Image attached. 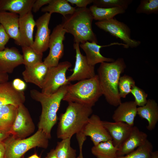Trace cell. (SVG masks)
<instances>
[{
  "label": "cell",
  "instance_id": "cell-1",
  "mask_svg": "<svg viewBox=\"0 0 158 158\" xmlns=\"http://www.w3.org/2000/svg\"><path fill=\"white\" fill-rule=\"evenodd\" d=\"M126 67L124 59L119 58L113 62L101 63L97 69V75L102 95L112 106L117 107L121 102L118 83L121 74Z\"/></svg>",
  "mask_w": 158,
  "mask_h": 158
},
{
  "label": "cell",
  "instance_id": "cell-2",
  "mask_svg": "<svg viewBox=\"0 0 158 158\" xmlns=\"http://www.w3.org/2000/svg\"><path fill=\"white\" fill-rule=\"evenodd\" d=\"M68 85L61 87L56 92L50 95L45 94L35 89L30 91L31 97L39 102L42 106L38 129L42 130L49 139L51 138V129L57 122V112Z\"/></svg>",
  "mask_w": 158,
  "mask_h": 158
},
{
  "label": "cell",
  "instance_id": "cell-3",
  "mask_svg": "<svg viewBox=\"0 0 158 158\" xmlns=\"http://www.w3.org/2000/svg\"><path fill=\"white\" fill-rule=\"evenodd\" d=\"M62 18L61 24L66 33L73 35L74 43L82 44L88 41L97 43L92 28L93 18L89 8H76L73 14Z\"/></svg>",
  "mask_w": 158,
  "mask_h": 158
},
{
  "label": "cell",
  "instance_id": "cell-4",
  "mask_svg": "<svg viewBox=\"0 0 158 158\" xmlns=\"http://www.w3.org/2000/svg\"><path fill=\"white\" fill-rule=\"evenodd\" d=\"M65 111L61 114L57 129L58 138H71L81 132L92 113V107L75 102L68 103Z\"/></svg>",
  "mask_w": 158,
  "mask_h": 158
},
{
  "label": "cell",
  "instance_id": "cell-5",
  "mask_svg": "<svg viewBox=\"0 0 158 158\" xmlns=\"http://www.w3.org/2000/svg\"><path fill=\"white\" fill-rule=\"evenodd\" d=\"M102 95L97 74L93 77L67 86L63 100L92 107Z\"/></svg>",
  "mask_w": 158,
  "mask_h": 158
},
{
  "label": "cell",
  "instance_id": "cell-6",
  "mask_svg": "<svg viewBox=\"0 0 158 158\" xmlns=\"http://www.w3.org/2000/svg\"><path fill=\"white\" fill-rule=\"evenodd\" d=\"M49 139L45 133L39 129L26 138L16 139L10 135L3 141L6 147V158H21L28 150L36 147L46 149Z\"/></svg>",
  "mask_w": 158,
  "mask_h": 158
},
{
  "label": "cell",
  "instance_id": "cell-7",
  "mask_svg": "<svg viewBox=\"0 0 158 158\" xmlns=\"http://www.w3.org/2000/svg\"><path fill=\"white\" fill-rule=\"evenodd\" d=\"M71 66L70 62L66 61L59 63L56 66L49 68L42 84L41 92L45 94L51 95L61 87L69 84L66 73Z\"/></svg>",
  "mask_w": 158,
  "mask_h": 158
},
{
  "label": "cell",
  "instance_id": "cell-8",
  "mask_svg": "<svg viewBox=\"0 0 158 158\" xmlns=\"http://www.w3.org/2000/svg\"><path fill=\"white\" fill-rule=\"evenodd\" d=\"M95 24L100 29L121 40L127 48H136L141 44L140 41L131 37V30L129 27L115 18L99 21Z\"/></svg>",
  "mask_w": 158,
  "mask_h": 158
},
{
  "label": "cell",
  "instance_id": "cell-9",
  "mask_svg": "<svg viewBox=\"0 0 158 158\" xmlns=\"http://www.w3.org/2000/svg\"><path fill=\"white\" fill-rule=\"evenodd\" d=\"M66 30L61 24L54 28L50 35L48 47L49 54L44 59V63L48 68L57 66L64 53L63 41L65 39Z\"/></svg>",
  "mask_w": 158,
  "mask_h": 158
},
{
  "label": "cell",
  "instance_id": "cell-10",
  "mask_svg": "<svg viewBox=\"0 0 158 158\" xmlns=\"http://www.w3.org/2000/svg\"><path fill=\"white\" fill-rule=\"evenodd\" d=\"M35 130L34 124L28 110L23 104L20 105L9 134L15 139H23L30 135Z\"/></svg>",
  "mask_w": 158,
  "mask_h": 158
},
{
  "label": "cell",
  "instance_id": "cell-11",
  "mask_svg": "<svg viewBox=\"0 0 158 158\" xmlns=\"http://www.w3.org/2000/svg\"><path fill=\"white\" fill-rule=\"evenodd\" d=\"M51 16V14L46 12L35 21L37 30L31 47L38 54H43L49 48L50 35L49 24Z\"/></svg>",
  "mask_w": 158,
  "mask_h": 158
},
{
  "label": "cell",
  "instance_id": "cell-12",
  "mask_svg": "<svg viewBox=\"0 0 158 158\" xmlns=\"http://www.w3.org/2000/svg\"><path fill=\"white\" fill-rule=\"evenodd\" d=\"M73 48L76 52L75 61L73 73L67 78L68 81H80L90 79L94 77L96 75L95 73V66L88 63L85 56L81 53L79 44L74 43Z\"/></svg>",
  "mask_w": 158,
  "mask_h": 158
},
{
  "label": "cell",
  "instance_id": "cell-13",
  "mask_svg": "<svg viewBox=\"0 0 158 158\" xmlns=\"http://www.w3.org/2000/svg\"><path fill=\"white\" fill-rule=\"evenodd\" d=\"M81 132L85 136L90 137L94 145L101 142L112 140L102 121L96 114L90 117Z\"/></svg>",
  "mask_w": 158,
  "mask_h": 158
},
{
  "label": "cell",
  "instance_id": "cell-14",
  "mask_svg": "<svg viewBox=\"0 0 158 158\" xmlns=\"http://www.w3.org/2000/svg\"><path fill=\"white\" fill-rule=\"evenodd\" d=\"M19 39L18 45L21 47H32L33 44V31L36 22L32 11L19 16Z\"/></svg>",
  "mask_w": 158,
  "mask_h": 158
},
{
  "label": "cell",
  "instance_id": "cell-15",
  "mask_svg": "<svg viewBox=\"0 0 158 158\" xmlns=\"http://www.w3.org/2000/svg\"><path fill=\"white\" fill-rule=\"evenodd\" d=\"M94 42H86L81 44L80 46L85 52L87 60L90 65L95 66L97 64L103 62H111L115 60L113 58H107L102 56L100 52V49L103 47L113 45H121L125 48L126 46L123 43L113 42L106 45H100Z\"/></svg>",
  "mask_w": 158,
  "mask_h": 158
},
{
  "label": "cell",
  "instance_id": "cell-16",
  "mask_svg": "<svg viewBox=\"0 0 158 158\" xmlns=\"http://www.w3.org/2000/svg\"><path fill=\"white\" fill-rule=\"evenodd\" d=\"M147 135L133 126L128 136L118 148L117 157L125 155L143 145L147 140Z\"/></svg>",
  "mask_w": 158,
  "mask_h": 158
},
{
  "label": "cell",
  "instance_id": "cell-17",
  "mask_svg": "<svg viewBox=\"0 0 158 158\" xmlns=\"http://www.w3.org/2000/svg\"><path fill=\"white\" fill-rule=\"evenodd\" d=\"M102 122L111 138L114 145L118 149L128 136L133 126L122 122Z\"/></svg>",
  "mask_w": 158,
  "mask_h": 158
},
{
  "label": "cell",
  "instance_id": "cell-18",
  "mask_svg": "<svg viewBox=\"0 0 158 158\" xmlns=\"http://www.w3.org/2000/svg\"><path fill=\"white\" fill-rule=\"evenodd\" d=\"M24 64L23 56L16 48H6L0 51V71L11 73L18 66Z\"/></svg>",
  "mask_w": 158,
  "mask_h": 158
},
{
  "label": "cell",
  "instance_id": "cell-19",
  "mask_svg": "<svg viewBox=\"0 0 158 158\" xmlns=\"http://www.w3.org/2000/svg\"><path fill=\"white\" fill-rule=\"evenodd\" d=\"M25 100L24 92L16 90L12 82L8 81L0 84V106L11 104L18 107L23 104Z\"/></svg>",
  "mask_w": 158,
  "mask_h": 158
},
{
  "label": "cell",
  "instance_id": "cell-20",
  "mask_svg": "<svg viewBox=\"0 0 158 158\" xmlns=\"http://www.w3.org/2000/svg\"><path fill=\"white\" fill-rule=\"evenodd\" d=\"M137 108L134 101L121 102L114 111L112 118L114 122H124L133 126Z\"/></svg>",
  "mask_w": 158,
  "mask_h": 158
},
{
  "label": "cell",
  "instance_id": "cell-21",
  "mask_svg": "<svg viewBox=\"0 0 158 158\" xmlns=\"http://www.w3.org/2000/svg\"><path fill=\"white\" fill-rule=\"evenodd\" d=\"M48 68L42 62L31 66L25 67L22 75L26 82L34 84L41 89Z\"/></svg>",
  "mask_w": 158,
  "mask_h": 158
},
{
  "label": "cell",
  "instance_id": "cell-22",
  "mask_svg": "<svg viewBox=\"0 0 158 158\" xmlns=\"http://www.w3.org/2000/svg\"><path fill=\"white\" fill-rule=\"evenodd\" d=\"M19 16L7 11L0 12V24L10 38L18 44L19 39Z\"/></svg>",
  "mask_w": 158,
  "mask_h": 158
},
{
  "label": "cell",
  "instance_id": "cell-23",
  "mask_svg": "<svg viewBox=\"0 0 158 158\" xmlns=\"http://www.w3.org/2000/svg\"><path fill=\"white\" fill-rule=\"evenodd\" d=\"M35 0H0V12L7 11L24 15L32 11Z\"/></svg>",
  "mask_w": 158,
  "mask_h": 158
},
{
  "label": "cell",
  "instance_id": "cell-24",
  "mask_svg": "<svg viewBox=\"0 0 158 158\" xmlns=\"http://www.w3.org/2000/svg\"><path fill=\"white\" fill-rule=\"evenodd\" d=\"M137 114L148 122L147 128L150 131L154 130L158 121V105L153 99L147 100L145 105L137 108Z\"/></svg>",
  "mask_w": 158,
  "mask_h": 158
},
{
  "label": "cell",
  "instance_id": "cell-25",
  "mask_svg": "<svg viewBox=\"0 0 158 158\" xmlns=\"http://www.w3.org/2000/svg\"><path fill=\"white\" fill-rule=\"evenodd\" d=\"M17 108L11 104L0 106V131L9 134L16 117Z\"/></svg>",
  "mask_w": 158,
  "mask_h": 158
},
{
  "label": "cell",
  "instance_id": "cell-26",
  "mask_svg": "<svg viewBox=\"0 0 158 158\" xmlns=\"http://www.w3.org/2000/svg\"><path fill=\"white\" fill-rule=\"evenodd\" d=\"M75 9L76 7L71 6L67 0H51L47 6L43 7L41 11L51 14L54 13H59L63 17L73 14Z\"/></svg>",
  "mask_w": 158,
  "mask_h": 158
},
{
  "label": "cell",
  "instance_id": "cell-27",
  "mask_svg": "<svg viewBox=\"0 0 158 158\" xmlns=\"http://www.w3.org/2000/svg\"><path fill=\"white\" fill-rule=\"evenodd\" d=\"M89 8L93 19L98 21L113 18L117 15L124 13L126 11L125 9L119 7L102 8L92 5Z\"/></svg>",
  "mask_w": 158,
  "mask_h": 158
},
{
  "label": "cell",
  "instance_id": "cell-28",
  "mask_svg": "<svg viewBox=\"0 0 158 158\" xmlns=\"http://www.w3.org/2000/svg\"><path fill=\"white\" fill-rule=\"evenodd\" d=\"M118 150L110 140L94 145L91 151L97 158H116Z\"/></svg>",
  "mask_w": 158,
  "mask_h": 158
},
{
  "label": "cell",
  "instance_id": "cell-29",
  "mask_svg": "<svg viewBox=\"0 0 158 158\" xmlns=\"http://www.w3.org/2000/svg\"><path fill=\"white\" fill-rule=\"evenodd\" d=\"M71 138L62 139L57 142L55 150L58 158H76V150L71 145Z\"/></svg>",
  "mask_w": 158,
  "mask_h": 158
},
{
  "label": "cell",
  "instance_id": "cell-30",
  "mask_svg": "<svg viewBox=\"0 0 158 158\" xmlns=\"http://www.w3.org/2000/svg\"><path fill=\"white\" fill-rule=\"evenodd\" d=\"M153 146L147 139L143 145L130 153L116 158H152Z\"/></svg>",
  "mask_w": 158,
  "mask_h": 158
},
{
  "label": "cell",
  "instance_id": "cell-31",
  "mask_svg": "<svg viewBox=\"0 0 158 158\" xmlns=\"http://www.w3.org/2000/svg\"><path fill=\"white\" fill-rule=\"evenodd\" d=\"M24 64L30 67L42 62L43 54L36 53L31 46L22 47Z\"/></svg>",
  "mask_w": 158,
  "mask_h": 158
},
{
  "label": "cell",
  "instance_id": "cell-32",
  "mask_svg": "<svg viewBox=\"0 0 158 158\" xmlns=\"http://www.w3.org/2000/svg\"><path fill=\"white\" fill-rule=\"evenodd\" d=\"M135 85L133 78L127 75L120 76L118 83V90L121 98H125L129 93L132 87Z\"/></svg>",
  "mask_w": 158,
  "mask_h": 158
},
{
  "label": "cell",
  "instance_id": "cell-33",
  "mask_svg": "<svg viewBox=\"0 0 158 158\" xmlns=\"http://www.w3.org/2000/svg\"><path fill=\"white\" fill-rule=\"evenodd\" d=\"M137 13L149 15L158 13V0H141L137 7Z\"/></svg>",
  "mask_w": 158,
  "mask_h": 158
},
{
  "label": "cell",
  "instance_id": "cell-34",
  "mask_svg": "<svg viewBox=\"0 0 158 158\" xmlns=\"http://www.w3.org/2000/svg\"><path fill=\"white\" fill-rule=\"evenodd\" d=\"M133 0H93V5L102 8L116 7L122 8L126 10L132 3Z\"/></svg>",
  "mask_w": 158,
  "mask_h": 158
},
{
  "label": "cell",
  "instance_id": "cell-35",
  "mask_svg": "<svg viewBox=\"0 0 158 158\" xmlns=\"http://www.w3.org/2000/svg\"><path fill=\"white\" fill-rule=\"evenodd\" d=\"M130 93L134 97V101L137 106L142 107L145 105L147 101V94L143 90L135 85L132 87Z\"/></svg>",
  "mask_w": 158,
  "mask_h": 158
},
{
  "label": "cell",
  "instance_id": "cell-36",
  "mask_svg": "<svg viewBox=\"0 0 158 158\" xmlns=\"http://www.w3.org/2000/svg\"><path fill=\"white\" fill-rule=\"evenodd\" d=\"M10 38L0 24V51L4 50L5 46Z\"/></svg>",
  "mask_w": 158,
  "mask_h": 158
},
{
  "label": "cell",
  "instance_id": "cell-37",
  "mask_svg": "<svg viewBox=\"0 0 158 158\" xmlns=\"http://www.w3.org/2000/svg\"><path fill=\"white\" fill-rule=\"evenodd\" d=\"M72 4H75L79 8H85L87 5L93 3V0H67Z\"/></svg>",
  "mask_w": 158,
  "mask_h": 158
},
{
  "label": "cell",
  "instance_id": "cell-38",
  "mask_svg": "<svg viewBox=\"0 0 158 158\" xmlns=\"http://www.w3.org/2000/svg\"><path fill=\"white\" fill-rule=\"evenodd\" d=\"M12 83L13 87L18 91H23L26 88L25 83L20 78L14 79Z\"/></svg>",
  "mask_w": 158,
  "mask_h": 158
},
{
  "label": "cell",
  "instance_id": "cell-39",
  "mask_svg": "<svg viewBox=\"0 0 158 158\" xmlns=\"http://www.w3.org/2000/svg\"><path fill=\"white\" fill-rule=\"evenodd\" d=\"M51 0H35L32 8L33 12L35 13L38 12L40 8L46 4H48Z\"/></svg>",
  "mask_w": 158,
  "mask_h": 158
},
{
  "label": "cell",
  "instance_id": "cell-40",
  "mask_svg": "<svg viewBox=\"0 0 158 158\" xmlns=\"http://www.w3.org/2000/svg\"><path fill=\"white\" fill-rule=\"evenodd\" d=\"M76 138L78 142L79 149V153L76 158H84L83 154L82 148L84 142L86 139V137L81 134H80L76 135Z\"/></svg>",
  "mask_w": 158,
  "mask_h": 158
},
{
  "label": "cell",
  "instance_id": "cell-41",
  "mask_svg": "<svg viewBox=\"0 0 158 158\" xmlns=\"http://www.w3.org/2000/svg\"><path fill=\"white\" fill-rule=\"evenodd\" d=\"M0 158H6V147L4 142H0Z\"/></svg>",
  "mask_w": 158,
  "mask_h": 158
},
{
  "label": "cell",
  "instance_id": "cell-42",
  "mask_svg": "<svg viewBox=\"0 0 158 158\" xmlns=\"http://www.w3.org/2000/svg\"><path fill=\"white\" fill-rule=\"evenodd\" d=\"M9 79L8 73L0 71V84L8 81Z\"/></svg>",
  "mask_w": 158,
  "mask_h": 158
},
{
  "label": "cell",
  "instance_id": "cell-43",
  "mask_svg": "<svg viewBox=\"0 0 158 158\" xmlns=\"http://www.w3.org/2000/svg\"><path fill=\"white\" fill-rule=\"evenodd\" d=\"M10 134L0 131V142H3Z\"/></svg>",
  "mask_w": 158,
  "mask_h": 158
},
{
  "label": "cell",
  "instance_id": "cell-44",
  "mask_svg": "<svg viewBox=\"0 0 158 158\" xmlns=\"http://www.w3.org/2000/svg\"><path fill=\"white\" fill-rule=\"evenodd\" d=\"M46 158H58L55 149L51 150L47 154Z\"/></svg>",
  "mask_w": 158,
  "mask_h": 158
},
{
  "label": "cell",
  "instance_id": "cell-45",
  "mask_svg": "<svg viewBox=\"0 0 158 158\" xmlns=\"http://www.w3.org/2000/svg\"><path fill=\"white\" fill-rule=\"evenodd\" d=\"M152 158H158V151L152 152L151 153Z\"/></svg>",
  "mask_w": 158,
  "mask_h": 158
},
{
  "label": "cell",
  "instance_id": "cell-46",
  "mask_svg": "<svg viewBox=\"0 0 158 158\" xmlns=\"http://www.w3.org/2000/svg\"><path fill=\"white\" fill-rule=\"evenodd\" d=\"M27 158H40L36 154H35Z\"/></svg>",
  "mask_w": 158,
  "mask_h": 158
}]
</instances>
